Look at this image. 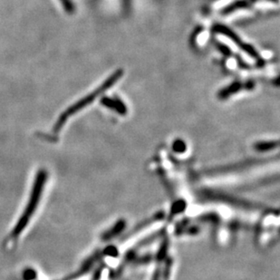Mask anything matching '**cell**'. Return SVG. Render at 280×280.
Masks as SVG:
<instances>
[{"instance_id": "5", "label": "cell", "mask_w": 280, "mask_h": 280, "mask_svg": "<svg viewBox=\"0 0 280 280\" xmlns=\"http://www.w3.org/2000/svg\"><path fill=\"white\" fill-rule=\"evenodd\" d=\"M251 4H252V0H237L229 6H227L226 8H223L221 14L229 15L238 9L250 8Z\"/></svg>"}, {"instance_id": "9", "label": "cell", "mask_w": 280, "mask_h": 280, "mask_svg": "<svg viewBox=\"0 0 280 280\" xmlns=\"http://www.w3.org/2000/svg\"><path fill=\"white\" fill-rule=\"evenodd\" d=\"M243 87L248 89V90H251V89L254 88V83L253 82L250 81V82H248L246 85H243Z\"/></svg>"}, {"instance_id": "8", "label": "cell", "mask_w": 280, "mask_h": 280, "mask_svg": "<svg viewBox=\"0 0 280 280\" xmlns=\"http://www.w3.org/2000/svg\"><path fill=\"white\" fill-rule=\"evenodd\" d=\"M217 46H218L219 50L224 55L230 57V54H231V50H230V48H229L226 45L220 44V43H217Z\"/></svg>"}, {"instance_id": "1", "label": "cell", "mask_w": 280, "mask_h": 280, "mask_svg": "<svg viewBox=\"0 0 280 280\" xmlns=\"http://www.w3.org/2000/svg\"><path fill=\"white\" fill-rule=\"evenodd\" d=\"M47 178H48V173L46 170H39L35 175V181L33 183L32 190H31L28 202L22 212L20 219L17 220V222L12 230L11 233L8 236V242L13 243V242L16 241L18 239V237L22 234V232L29 224L32 217L34 216L35 211L39 208L40 200L42 198L43 192H44L45 186H46V181H47Z\"/></svg>"}, {"instance_id": "6", "label": "cell", "mask_w": 280, "mask_h": 280, "mask_svg": "<svg viewBox=\"0 0 280 280\" xmlns=\"http://www.w3.org/2000/svg\"><path fill=\"white\" fill-rule=\"evenodd\" d=\"M242 88H243V85L240 82H235L233 84H231L225 88H223L222 90H220L219 92V97L220 99H225V98H228L230 96L234 95L236 92H238Z\"/></svg>"}, {"instance_id": "10", "label": "cell", "mask_w": 280, "mask_h": 280, "mask_svg": "<svg viewBox=\"0 0 280 280\" xmlns=\"http://www.w3.org/2000/svg\"><path fill=\"white\" fill-rule=\"evenodd\" d=\"M267 1H269V2H273V3H276L278 0H267Z\"/></svg>"}, {"instance_id": "7", "label": "cell", "mask_w": 280, "mask_h": 280, "mask_svg": "<svg viewBox=\"0 0 280 280\" xmlns=\"http://www.w3.org/2000/svg\"><path fill=\"white\" fill-rule=\"evenodd\" d=\"M61 4L63 5V8H65V11L68 14H73L76 11V7L72 0H60Z\"/></svg>"}, {"instance_id": "2", "label": "cell", "mask_w": 280, "mask_h": 280, "mask_svg": "<svg viewBox=\"0 0 280 280\" xmlns=\"http://www.w3.org/2000/svg\"><path fill=\"white\" fill-rule=\"evenodd\" d=\"M123 69L116 70L115 73L108 77L107 79L104 81V83H103L98 88L95 90L94 92H91L88 96L84 97L83 99L78 101L77 103L73 104L72 106H70L68 109H66V110L59 116L58 122H57V123H55L54 127H53V133H54V135H57V134H58V133L61 130L62 127L65 125V123H66V121H67V119H68L69 117H71L72 115H74L77 111H81L82 109H84V108H85V106H87L88 104L92 103L94 101L96 100V97L100 96L101 94L106 92L108 89L111 88L113 85H115V84L123 77Z\"/></svg>"}, {"instance_id": "4", "label": "cell", "mask_w": 280, "mask_h": 280, "mask_svg": "<svg viewBox=\"0 0 280 280\" xmlns=\"http://www.w3.org/2000/svg\"><path fill=\"white\" fill-rule=\"evenodd\" d=\"M101 103L104 106L111 108L113 110L118 111L121 115H125L127 113V108L125 104H123L120 99H111L109 97H103L101 99Z\"/></svg>"}, {"instance_id": "3", "label": "cell", "mask_w": 280, "mask_h": 280, "mask_svg": "<svg viewBox=\"0 0 280 280\" xmlns=\"http://www.w3.org/2000/svg\"><path fill=\"white\" fill-rule=\"evenodd\" d=\"M214 31L221 34V35H226L227 38H229L231 41H233L237 46L240 47L241 50L244 51L250 57L256 59L257 61H260V58H259V54L257 53V50L250 44L243 42L241 39L235 33L234 31L231 30L230 28L224 25H216L214 26Z\"/></svg>"}]
</instances>
